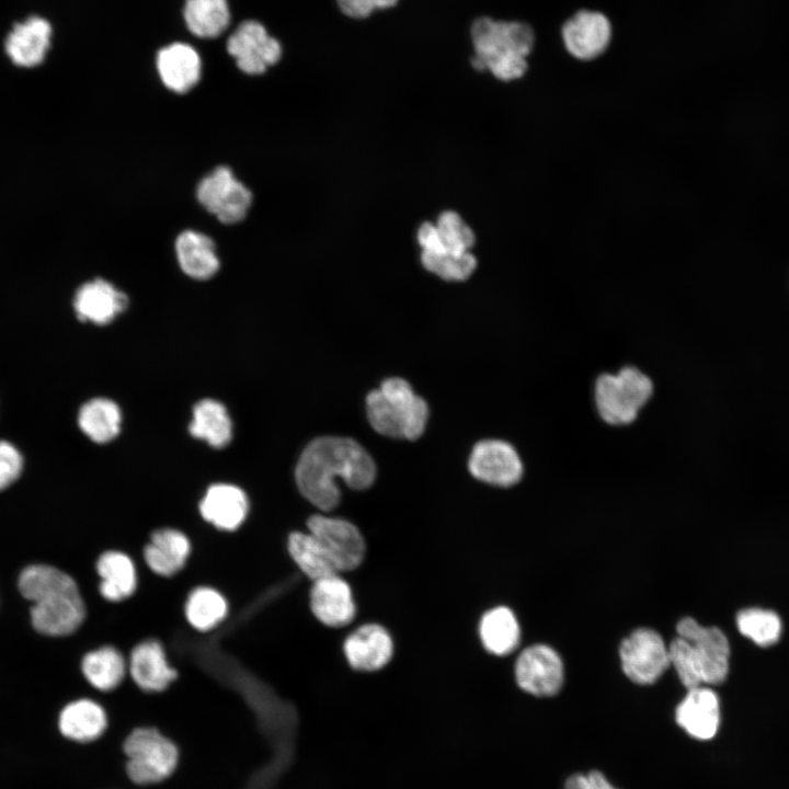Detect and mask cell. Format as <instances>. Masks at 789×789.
<instances>
[{"instance_id": "26", "label": "cell", "mask_w": 789, "mask_h": 789, "mask_svg": "<svg viewBox=\"0 0 789 789\" xmlns=\"http://www.w3.org/2000/svg\"><path fill=\"white\" fill-rule=\"evenodd\" d=\"M96 570L101 578L100 592L111 602L123 601L135 592L136 569L133 560L119 551H106L99 558Z\"/></svg>"}, {"instance_id": "22", "label": "cell", "mask_w": 789, "mask_h": 789, "mask_svg": "<svg viewBox=\"0 0 789 789\" xmlns=\"http://www.w3.org/2000/svg\"><path fill=\"white\" fill-rule=\"evenodd\" d=\"M129 670L137 686L151 693L164 690L176 678V671L170 666L162 645L156 640L135 647Z\"/></svg>"}, {"instance_id": "1", "label": "cell", "mask_w": 789, "mask_h": 789, "mask_svg": "<svg viewBox=\"0 0 789 789\" xmlns=\"http://www.w3.org/2000/svg\"><path fill=\"white\" fill-rule=\"evenodd\" d=\"M338 478L352 489L365 490L375 481V462L352 438L325 436L313 439L301 453L295 470L300 493L321 511H330L341 499L335 483Z\"/></svg>"}, {"instance_id": "10", "label": "cell", "mask_w": 789, "mask_h": 789, "mask_svg": "<svg viewBox=\"0 0 789 789\" xmlns=\"http://www.w3.org/2000/svg\"><path fill=\"white\" fill-rule=\"evenodd\" d=\"M227 50L247 75L265 72L282 56L281 43L258 21L242 22L227 41Z\"/></svg>"}, {"instance_id": "27", "label": "cell", "mask_w": 789, "mask_h": 789, "mask_svg": "<svg viewBox=\"0 0 789 789\" xmlns=\"http://www.w3.org/2000/svg\"><path fill=\"white\" fill-rule=\"evenodd\" d=\"M519 626L513 611L504 606L488 610L481 618L479 634L487 651L494 655H506L519 642Z\"/></svg>"}, {"instance_id": "29", "label": "cell", "mask_w": 789, "mask_h": 789, "mask_svg": "<svg viewBox=\"0 0 789 789\" xmlns=\"http://www.w3.org/2000/svg\"><path fill=\"white\" fill-rule=\"evenodd\" d=\"M190 433L216 448L225 447L231 439V421L226 408L218 401L205 399L193 411Z\"/></svg>"}, {"instance_id": "12", "label": "cell", "mask_w": 789, "mask_h": 789, "mask_svg": "<svg viewBox=\"0 0 789 789\" xmlns=\"http://www.w3.org/2000/svg\"><path fill=\"white\" fill-rule=\"evenodd\" d=\"M53 28L48 20L31 15L15 23L4 41V53L18 69L34 70L41 67L52 46Z\"/></svg>"}, {"instance_id": "2", "label": "cell", "mask_w": 789, "mask_h": 789, "mask_svg": "<svg viewBox=\"0 0 789 789\" xmlns=\"http://www.w3.org/2000/svg\"><path fill=\"white\" fill-rule=\"evenodd\" d=\"M678 637L668 648L670 663L687 689L721 684L729 672L730 647L717 627H704L685 617L676 626Z\"/></svg>"}, {"instance_id": "24", "label": "cell", "mask_w": 789, "mask_h": 789, "mask_svg": "<svg viewBox=\"0 0 789 789\" xmlns=\"http://www.w3.org/2000/svg\"><path fill=\"white\" fill-rule=\"evenodd\" d=\"M190 551V540L183 533L161 528L152 533L144 549V558L155 573L172 576L184 567Z\"/></svg>"}, {"instance_id": "40", "label": "cell", "mask_w": 789, "mask_h": 789, "mask_svg": "<svg viewBox=\"0 0 789 789\" xmlns=\"http://www.w3.org/2000/svg\"><path fill=\"white\" fill-rule=\"evenodd\" d=\"M564 789H617L598 770L586 775L575 774L568 778Z\"/></svg>"}, {"instance_id": "9", "label": "cell", "mask_w": 789, "mask_h": 789, "mask_svg": "<svg viewBox=\"0 0 789 789\" xmlns=\"http://www.w3.org/2000/svg\"><path fill=\"white\" fill-rule=\"evenodd\" d=\"M308 531L328 552L339 573L356 569L365 557V540L351 522L315 514L307 521Z\"/></svg>"}, {"instance_id": "3", "label": "cell", "mask_w": 789, "mask_h": 789, "mask_svg": "<svg viewBox=\"0 0 789 789\" xmlns=\"http://www.w3.org/2000/svg\"><path fill=\"white\" fill-rule=\"evenodd\" d=\"M470 36L474 50L471 65L476 70H488L502 81L516 80L525 75L527 56L535 42L534 31L528 24L479 18L472 23Z\"/></svg>"}, {"instance_id": "20", "label": "cell", "mask_w": 789, "mask_h": 789, "mask_svg": "<svg viewBox=\"0 0 789 789\" xmlns=\"http://www.w3.org/2000/svg\"><path fill=\"white\" fill-rule=\"evenodd\" d=\"M156 65L164 87L179 94L192 90L201 79V57L186 43H172L161 48Z\"/></svg>"}, {"instance_id": "39", "label": "cell", "mask_w": 789, "mask_h": 789, "mask_svg": "<svg viewBox=\"0 0 789 789\" xmlns=\"http://www.w3.org/2000/svg\"><path fill=\"white\" fill-rule=\"evenodd\" d=\"M398 0H336L340 10L347 16L364 19L374 11L396 5Z\"/></svg>"}, {"instance_id": "13", "label": "cell", "mask_w": 789, "mask_h": 789, "mask_svg": "<svg viewBox=\"0 0 789 789\" xmlns=\"http://www.w3.org/2000/svg\"><path fill=\"white\" fill-rule=\"evenodd\" d=\"M515 677L523 690L535 696H552L562 686V661L548 645L528 647L516 661Z\"/></svg>"}, {"instance_id": "30", "label": "cell", "mask_w": 789, "mask_h": 789, "mask_svg": "<svg viewBox=\"0 0 789 789\" xmlns=\"http://www.w3.org/2000/svg\"><path fill=\"white\" fill-rule=\"evenodd\" d=\"M183 15L190 32L201 38L219 36L230 22L227 0H186Z\"/></svg>"}, {"instance_id": "18", "label": "cell", "mask_w": 789, "mask_h": 789, "mask_svg": "<svg viewBox=\"0 0 789 789\" xmlns=\"http://www.w3.org/2000/svg\"><path fill=\"white\" fill-rule=\"evenodd\" d=\"M72 302L81 321L106 324L127 308L128 298L113 284L98 277L81 284Z\"/></svg>"}, {"instance_id": "4", "label": "cell", "mask_w": 789, "mask_h": 789, "mask_svg": "<svg viewBox=\"0 0 789 789\" xmlns=\"http://www.w3.org/2000/svg\"><path fill=\"white\" fill-rule=\"evenodd\" d=\"M366 408L373 428L389 437L416 439L423 434L428 419L426 402L399 377L385 379L379 389L370 391Z\"/></svg>"}, {"instance_id": "15", "label": "cell", "mask_w": 789, "mask_h": 789, "mask_svg": "<svg viewBox=\"0 0 789 789\" xmlns=\"http://www.w3.org/2000/svg\"><path fill=\"white\" fill-rule=\"evenodd\" d=\"M310 608L321 624L332 628L348 625L356 613L351 586L340 573L312 582Z\"/></svg>"}, {"instance_id": "14", "label": "cell", "mask_w": 789, "mask_h": 789, "mask_svg": "<svg viewBox=\"0 0 789 789\" xmlns=\"http://www.w3.org/2000/svg\"><path fill=\"white\" fill-rule=\"evenodd\" d=\"M85 608L79 588L55 593L35 602L31 608L33 627L46 636H66L82 624Z\"/></svg>"}, {"instance_id": "11", "label": "cell", "mask_w": 789, "mask_h": 789, "mask_svg": "<svg viewBox=\"0 0 789 789\" xmlns=\"http://www.w3.org/2000/svg\"><path fill=\"white\" fill-rule=\"evenodd\" d=\"M470 473L478 480L496 485L516 484L523 464L515 448L500 439H484L474 445L468 460Z\"/></svg>"}, {"instance_id": "31", "label": "cell", "mask_w": 789, "mask_h": 789, "mask_svg": "<svg viewBox=\"0 0 789 789\" xmlns=\"http://www.w3.org/2000/svg\"><path fill=\"white\" fill-rule=\"evenodd\" d=\"M121 411L108 399L96 398L84 403L79 412L78 423L82 432L96 443H106L119 432Z\"/></svg>"}, {"instance_id": "37", "label": "cell", "mask_w": 789, "mask_h": 789, "mask_svg": "<svg viewBox=\"0 0 789 789\" xmlns=\"http://www.w3.org/2000/svg\"><path fill=\"white\" fill-rule=\"evenodd\" d=\"M446 253L468 252L474 243V233L461 217L451 210L442 213L435 224Z\"/></svg>"}, {"instance_id": "38", "label": "cell", "mask_w": 789, "mask_h": 789, "mask_svg": "<svg viewBox=\"0 0 789 789\" xmlns=\"http://www.w3.org/2000/svg\"><path fill=\"white\" fill-rule=\"evenodd\" d=\"M23 458L9 442L0 441V491L11 485L21 474Z\"/></svg>"}, {"instance_id": "32", "label": "cell", "mask_w": 789, "mask_h": 789, "mask_svg": "<svg viewBox=\"0 0 789 789\" xmlns=\"http://www.w3.org/2000/svg\"><path fill=\"white\" fill-rule=\"evenodd\" d=\"M82 673L95 688L108 691L123 681L126 664L122 654L113 647L91 651L82 660Z\"/></svg>"}, {"instance_id": "5", "label": "cell", "mask_w": 789, "mask_h": 789, "mask_svg": "<svg viewBox=\"0 0 789 789\" xmlns=\"http://www.w3.org/2000/svg\"><path fill=\"white\" fill-rule=\"evenodd\" d=\"M653 391L651 379L636 367L603 374L595 384V402L601 418L611 425L631 423Z\"/></svg>"}, {"instance_id": "34", "label": "cell", "mask_w": 789, "mask_h": 789, "mask_svg": "<svg viewBox=\"0 0 789 789\" xmlns=\"http://www.w3.org/2000/svg\"><path fill=\"white\" fill-rule=\"evenodd\" d=\"M224 596L211 587L201 586L192 591L185 604V615L195 629L207 631L216 627L227 615Z\"/></svg>"}, {"instance_id": "23", "label": "cell", "mask_w": 789, "mask_h": 789, "mask_svg": "<svg viewBox=\"0 0 789 789\" xmlns=\"http://www.w3.org/2000/svg\"><path fill=\"white\" fill-rule=\"evenodd\" d=\"M175 253L181 270L192 278L208 279L219 270L215 242L205 233L181 232L175 240Z\"/></svg>"}, {"instance_id": "17", "label": "cell", "mask_w": 789, "mask_h": 789, "mask_svg": "<svg viewBox=\"0 0 789 789\" xmlns=\"http://www.w3.org/2000/svg\"><path fill=\"white\" fill-rule=\"evenodd\" d=\"M343 651L354 670L374 672L389 663L393 654V642L382 626L365 624L345 639Z\"/></svg>"}, {"instance_id": "25", "label": "cell", "mask_w": 789, "mask_h": 789, "mask_svg": "<svg viewBox=\"0 0 789 789\" xmlns=\"http://www.w3.org/2000/svg\"><path fill=\"white\" fill-rule=\"evenodd\" d=\"M104 709L93 700L80 699L68 704L59 716V730L64 736L76 742H91L106 728Z\"/></svg>"}, {"instance_id": "6", "label": "cell", "mask_w": 789, "mask_h": 789, "mask_svg": "<svg viewBox=\"0 0 789 789\" xmlns=\"http://www.w3.org/2000/svg\"><path fill=\"white\" fill-rule=\"evenodd\" d=\"M123 752L127 777L141 786L165 780L179 761L175 744L155 728L133 730L124 741Z\"/></svg>"}, {"instance_id": "7", "label": "cell", "mask_w": 789, "mask_h": 789, "mask_svg": "<svg viewBox=\"0 0 789 789\" xmlns=\"http://www.w3.org/2000/svg\"><path fill=\"white\" fill-rule=\"evenodd\" d=\"M196 197L208 213L226 225L243 220L252 204L251 191L228 167H217L203 178Z\"/></svg>"}, {"instance_id": "36", "label": "cell", "mask_w": 789, "mask_h": 789, "mask_svg": "<svg viewBox=\"0 0 789 789\" xmlns=\"http://www.w3.org/2000/svg\"><path fill=\"white\" fill-rule=\"evenodd\" d=\"M421 262L428 272L445 281H465L477 267V259L470 251L461 254L422 252Z\"/></svg>"}, {"instance_id": "28", "label": "cell", "mask_w": 789, "mask_h": 789, "mask_svg": "<svg viewBox=\"0 0 789 789\" xmlns=\"http://www.w3.org/2000/svg\"><path fill=\"white\" fill-rule=\"evenodd\" d=\"M287 548L293 561L312 582L339 573L323 546L309 531L289 534Z\"/></svg>"}, {"instance_id": "19", "label": "cell", "mask_w": 789, "mask_h": 789, "mask_svg": "<svg viewBox=\"0 0 789 789\" xmlns=\"http://www.w3.org/2000/svg\"><path fill=\"white\" fill-rule=\"evenodd\" d=\"M677 724L691 737L712 739L720 725V704L713 690L707 687L688 689L675 712Z\"/></svg>"}, {"instance_id": "41", "label": "cell", "mask_w": 789, "mask_h": 789, "mask_svg": "<svg viewBox=\"0 0 789 789\" xmlns=\"http://www.w3.org/2000/svg\"><path fill=\"white\" fill-rule=\"evenodd\" d=\"M416 238L422 248V252L435 254L446 253L436 225L431 222L423 224L418 230Z\"/></svg>"}, {"instance_id": "16", "label": "cell", "mask_w": 789, "mask_h": 789, "mask_svg": "<svg viewBox=\"0 0 789 789\" xmlns=\"http://www.w3.org/2000/svg\"><path fill=\"white\" fill-rule=\"evenodd\" d=\"M610 35L607 18L599 12L586 10L575 13L562 27L565 48L580 60H592L603 54Z\"/></svg>"}, {"instance_id": "8", "label": "cell", "mask_w": 789, "mask_h": 789, "mask_svg": "<svg viewBox=\"0 0 789 789\" xmlns=\"http://www.w3.org/2000/svg\"><path fill=\"white\" fill-rule=\"evenodd\" d=\"M619 656L626 676L640 685L653 684L671 665L662 637L648 628L637 629L625 638Z\"/></svg>"}, {"instance_id": "21", "label": "cell", "mask_w": 789, "mask_h": 789, "mask_svg": "<svg viewBox=\"0 0 789 789\" xmlns=\"http://www.w3.org/2000/svg\"><path fill=\"white\" fill-rule=\"evenodd\" d=\"M248 508L245 493L226 483L209 487L199 504L204 519L224 530L237 529L245 519Z\"/></svg>"}, {"instance_id": "33", "label": "cell", "mask_w": 789, "mask_h": 789, "mask_svg": "<svg viewBox=\"0 0 789 789\" xmlns=\"http://www.w3.org/2000/svg\"><path fill=\"white\" fill-rule=\"evenodd\" d=\"M78 587L75 580L50 565L34 564L24 569L19 579L21 594L33 603L44 597Z\"/></svg>"}, {"instance_id": "35", "label": "cell", "mask_w": 789, "mask_h": 789, "mask_svg": "<svg viewBox=\"0 0 789 789\" xmlns=\"http://www.w3.org/2000/svg\"><path fill=\"white\" fill-rule=\"evenodd\" d=\"M740 632L759 647H769L778 641L781 633V621L771 610L747 608L736 616Z\"/></svg>"}]
</instances>
